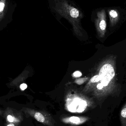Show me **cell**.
I'll return each mask as SVG.
<instances>
[{
  "instance_id": "8",
  "label": "cell",
  "mask_w": 126,
  "mask_h": 126,
  "mask_svg": "<svg viewBox=\"0 0 126 126\" xmlns=\"http://www.w3.org/2000/svg\"><path fill=\"white\" fill-rule=\"evenodd\" d=\"M73 75L75 77H79L81 76L82 74L80 72H79V71H76L73 73Z\"/></svg>"
},
{
  "instance_id": "6",
  "label": "cell",
  "mask_w": 126,
  "mask_h": 126,
  "mask_svg": "<svg viewBox=\"0 0 126 126\" xmlns=\"http://www.w3.org/2000/svg\"><path fill=\"white\" fill-rule=\"evenodd\" d=\"M69 120L72 123L78 124L83 122L84 119H82L81 118H79L78 117H71L69 119Z\"/></svg>"
},
{
  "instance_id": "5",
  "label": "cell",
  "mask_w": 126,
  "mask_h": 126,
  "mask_svg": "<svg viewBox=\"0 0 126 126\" xmlns=\"http://www.w3.org/2000/svg\"><path fill=\"white\" fill-rule=\"evenodd\" d=\"M6 0H0V21L3 19L5 13Z\"/></svg>"
},
{
  "instance_id": "1",
  "label": "cell",
  "mask_w": 126,
  "mask_h": 126,
  "mask_svg": "<svg viewBox=\"0 0 126 126\" xmlns=\"http://www.w3.org/2000/svg\"><path fill=\"white\" fill-rule=\"evenodd\" d=\"M96 19L97 28L101 34L104 35L106 32L107 28L106 15V11L103 9L97 13Z\"/></svg>"
},
{
  "instance_id": "9",
  "label": "cell",
  "mask_w": 126,
  "mask_h": 126,
  "mask_svg": "<svg viewBox=\"0 0 126 126\" xmlns=\"http://www.w3.org/2000/svg\"><path fill=\"white\" fill-rule=\"evenodd\" d=\"M27 87V86L26 84L23 83L20 86V88L22 90H25Z\"/></svg>"
},
{
  "instance_id": "2",
  "label": "cell",
  "mask_w": 126,
  "mask_h": 126,
  "mask_svg": "<svg viewBox=\"0 0 126 126\" xmlns=\"http://www.w3.org/2000/svg\"><path fill=\"white\" fill-rule=\"evenodd\" d=\"M109 16L110 20L111 27L115 26L119 21L120 18V14L117 10L111 9L108 10Z\"/></svg>"
},
{
  "instance_id": "10",
  "label": "cell",
  "mask_w": 126,
  "mask_h": 126,
  "mask_svg": "<svg viewBox=\"0 0 126 126\" xmlns=\"http://www.w3.org/2000/svg\"><path fill=\"white\" fill-rule=\"evenodd\" d=\"M7 120L10 123H13L14 121V119L12 116L10 115H8L7 116Z\"/></svg>"
},
{
  "instance_id": "11",
  "label": "cell",
  "mask_w": 126,
  "mask_h": 126,
  "mask_svg": "<svg viewBox=\"0 0 126 126\" xmlns=\"http://www.w3.org/2000/svg\"><path fill=\"white\" fill-rule=\"evenodd\" d=\"M7 126H15V125L13 124H9Z\"/></svg>"
},
{
  "instance_id": "3",
  "label": "cell",
  "mask_w": 126,
  "mask_h": 126,
  "mask_svg": "<svg viewBox=\"0 0 126 126\" xmlns=\"http://www.w3.org/2000/svg\"><path fill=\"white\" fill-rule=\"evenodd\" d=\"M34 118L40 123L49 125L51 124L48 115L43 112L35 111L33 115Z\"/></svg>"
},
{
  "instance_id": "4",
  "label": "cell",
  "mask_w": 126,
  "mask_h": 126,
  "mask_svg": "<svg viewBox=\"0 0 126 126\" xmlns=\"http://www.w3.org/2000/svg\"><path fill=\"white\" fill-rule=\"evenodd\" d=\"M120 119L122 126H126V102L121 111Z\"/></svg>"
},
{
  "instance_id": "7",
  "label": "cell",
  "mask_w": 126,
  "mask_h": 126,
  "mask_svg": "<svg viewBox=\"0 0 126 126\" xmlns=\"http://www.w3.org/2000/svg\"><path fill=\"white\" fill-rule=\"evenodd\" d=\"M100 80L99 75H96L90 79V81L93 83H97Z\"/></svg>"
}]
</instances>
